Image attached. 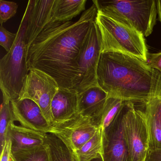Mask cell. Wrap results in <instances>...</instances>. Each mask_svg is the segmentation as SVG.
Returning <instances> with one entry per match:
<instances>
[{
  "label": "cell",
  "instance_id": "cell-1",
  "mask_svg": "<svg viewBox=\"0 0 161 161\" xmlns=\"http://www.w3.org/2000/svg\"><path fill=\"white\" fill-rule=\"evenodd\" d=\"M97 14L93 3L77 21L49 23L27 51L29 69H38L51 76L59 88L76 90L77 57Z\"/></svg>",
  "mask_w": 161,
  "mask_h": 161
},
{
  "label": "cell",
  "instance_id": "cell-2",
  "mask_svg": "<svg viewBox=\"0 0 161 161\" xmlns=\"http://www.w3.org/2000/svg\"><path fill=\"white\" fill-rule=\"evenodd\" d=\"M97 77L108 97L146 103L161 97V73L147 62L120 53H101Z\"/></svg>",
  "mask_w": 161,
  "mask_h": 161
},
{
  "label": "cell",
  "instance_id": "cell-3",
  "mask_svg": "<svg viewBox=\"0 0 161 161\" xmlns=\"http://www.w3.org/2000/svg\"><path fill=\"white\" fill-rule=\"evenodd\" d=\"M28 2L20 22L14 46L0 60V88L3 101L11 102L18 99L24 80L29 72L27 65L26 31L31 7Z\"/></svg>",
  "mask_w": 161,
  "mask_h": 161
},
{
  "label": "cell",
  "instance_id": "cell-4",
  "mask_svg": "<svg viewBox=\"0 0 161 161\" xmlns=\"http://www.w3.org/2000/svg\"><path fill=\"white\" fill-rule=\"evenodd\" d=\"M95 21L100 33L102 53H120L147 61L149 53L142 34L98 10Z\"/></svg>",
  "mask_w": 161,
  "mask_h": 161
},
{
  "label": "cell",
  "instance_id": "cell-5",
  "mask_svg": "<svg viewBox=\"0 0 161 161\" xmlns=\"http://www.w3.org/2000/svg\"><path fill=\"white\" fill-rule=\"evenodd\" d=\"M98 11L136 30L145 37L153 31L157 18L156 1L93 0Z\"/></svg>",
  "mask_w": 161,
  "mask_h": 161
},
{
  "label": "cell",
  "instance_id": "cell-6",
  "mask_svg": "<svg viewBox=\"0 0 161 161\" xmlns=\"http://www.w3.org/2000/svg\"><path fill=\"white\" fill-rule=\"evenodd\" d=\"M101 50L100 33L95 20L90 26L77 57L79 83L76 90L78 93L98 86L97 71Z\"/></svg>",
  "mask_w": 161,
  "mask_h": 161
},
{
  "label": "cell",
  "instance_id": "cell-7",
  "mask_svg": "<svg viewBox=\"0 0 161 161\" xmlns=\"http://www.w3.org/2000/svg\"><path fill=\"white\" fill-rule=\"evenodd\" d=\"M123 128L130 161H145L149 150V138L145 113L133 103L125 101Z\"/></svg>",
  "mask_w": 161,
  "mask_h": 161
},
{
  "label": "cell",
  "instance_id": "cell-8",
  "mask_svg": "<svg viewBox=\"0 0 161 161\" xmlns=\"http://www.w3.org/2000/svg\"><path fill=\"white\" fill-rule=\"evenodd\" d=\"M59 88L51 76L38 69H29L18 99H30L36 103L51 124L52 102Z\"/></svg>",
  "mask_w": 161,
  "mask_h": 161
},
{
  "label": "cell",
  "instance_id": "cell-9",
  "mask_svg": "<svg viewBox=\"0 0 161 161\" xmlns=\"http://www.w3.org/2000/svg\"><path fill=\"white\" fill-rule=\"evenodd\" d=\"M73 154L90 140L99 129L90 118L77 113L67 120L52 125Z\"/></svg>",
  "mask_w": 161,
  "mask_h": 161
},
{
  "label": "cell",
  "instance_id": "cell-10",
  "mask_svg": "<svg viewBox=\"0 0 161 161\" xmlns=\"http://www.w3.org/2000/svg\"><path fill=\"white\" fill-rule=\"evenodd\" d=\"M123 106L112 124L102 130V156L103 161H130L129 149L123 128Z\"/></svg>",
  "mask_w": 161,
  "mask_h": 161
},
{
  "label": "cell",
  "instance_id": "cell-11",
  "mask_svg": "<svg viewBox=\"0 0 161 161\" xmlns=\"http://www.w3.org/2000/svg\"><path fill=\"white\" fill-rule=\"evenodd\" d=\"M13 122L24 128L48 133L54 130L38 104L30 99L11 101Z\"/></svg>",
  "mask_w": 161,
  "mask_h": 161
},
{
  "label": "cell",
  "instance_id": "cell-12",
  "mask_svg": "<svg viewBox=\"0 0 161 161\" xmlns=\"http://www.w3.org/2000/svg\"><path fill=\"white\" fill-rule=\"evenodd\" d=\"M54 2V0H32L26 31L27 51L45 27L51 22Z\"/></svg>",
  "mask_w": 161,
  "mask_h": 161
},
{
  "label": "cell",
  "instance_id": "cell-13",
  "mask_svg": "<svg viewBox=\"0 0 161 161\" xmlns=\"http://www.w3.org/2000/svg\"><path fill=\"white\" fill-rule=\"evenodd\" d=\"M108 98V94L99 86L79 93L78 113L90 118L100 128L101 117Z\"/></svg>",
  "mask_w": 161,
  "mask_h": 161
},
{
  "label": "cell",
  "instance_id": "cell-14",
  "mask_svg": "<svg viewBox=\"0 0 161 161\" xmlns=\"http://www.w3.org/2000/svg\"><path fill=\"white\" fill-rule=\"evenodd\" d=\"M78 94L73 88H59L52 102L51 125L67 120L78 113Z\"/></svg>",
  "mask_w": 161,
  "mask_h": 161
},
{
  "label": "cell",
  "instance_id": "cell-15",
  "mask_svg": "<svg viewBox=\"0 0 161 161\" xmlns=\"http://www.w3.org/2000/svg\"><path fill=\"white\" fill-rule=\"evenodd\" d=\"M46 134L24 128L12 121L7 134V140L11 142V153L27 150L44 146Z\"/></svg>",
  "mask_w": 161,
  "mask_h": 161
},
{
  "label": "cell",
  "instance_id": "cell-16",
  "mask_svg": "<svg viewBox=\"0 0 161 161\" xmlns=\"http://www.w3.org/2000/svg\"><path fill=\"white\" fill-rule=\"evenodd\" d=\"M144 113L148 134V150H161V97L146 103Z\"/></svg>",
  "mask_w": 161,
  "mask_h": 161
},
{
  "label": "cell",
  "instance_id": "cell-17",
  "mask_svg": "<svg viewBox=\"0 0 161 161\" xmlns=\"http://www.w3.org/2000/svg\"><path fill=\"white\" fill-rule=\"evenodd\" d=\"M86 0H54L51 22H68L86 11Z\"/></svg>",
  "mask_w": 161,
  "mask_h": 161
},
{
  "label": "cell",
  "instance_id": "cell-18",
  "mask_svg": "<svg viewBox=\"0 0 161 161\" xmlns=\"http://www.w3.org/2000/svg\"><path fill=\"white\" fill-rule=\"evenodd\" d=\"M45 144L47 147L51 161H76L73 152L55 134L46 133ZM90 161H103L102 156Z\"/></svg>",
  "mask_w": 161,
  "mask_h": 161
},
{
  "label": "cell",
  "instance_id": "cell-19",
  "mask_svg": "<svg viewBox=\"0 0 161 161\" xmlns=\"http://www.w3.org/2000/svg\"><path fill=\"white\" fill-rule=\"evenodd\" d=\"M102 129L99 128L95 135L85 143L74 155L76 161H90L101 156Z\"/></svg>",
  "mask_w": 161,
  "mask_h": 161
},
{
  "label": "cell",
  "instance_id": "cell-20",
  "mask_svg": "<svg viewBox=\"0 0 161 161\" xmlns=\"http://www.w3.org/2000/svg\"><path fill=\"white\" fill-rule=\"evenodd\" d=\"M124 102L118 98L108 97L101 117L99 126L102 130L112 124L121 110Z\"/></svg>",
  "mask_w": 161,
  "mask_h": 161
},
{
  "label": "cell",
  "instance_id": "cell-21",
  "mask_svg": "<svg viewBox=\"0 0 161 161\" xmlns=\"http://www.w3.org/2000/svg\"><path fill=\"white\" fill-rule=\"evenodd\" d=\"M13 161H51L46 145L35 148L11 153Z\"/></svg>",
  "mask_w": 161,
  "mask_h": 161
},
{
  "label": "cell",
  "instance_id": "cell-22",
  "mask_svg": "<svg viewBox=\"0 0 161 161\" xmlns=\"http://www.w3.org/2000/svg\"><path fill=\"white\" fill-rule=\"evenodd\" d=\"M11 102H3L0 111V146L2 151L7 141L8 129L13 121Z\"/></svg>",
  "mask_w": 161,
  "mask_h": 161
},
{
  "label": "cell",
  "instance_id": "cell-23",
  "mask_svg": "<svg viewBox=\"0 0 161 161\" xmlns=\"http://www.w3.org/2000/svg\"><path fill=\"white\" fill-rule=\"evenodd\" d=\"M18 4L13 2L0 0V23H3L15 15L17 11Z\"/></svg>",
  "mask_w": 161,
  "mask_h": 161
},
{
  "label": "cell",
  "instance_id": "cell-24",
  "mask_svg": "<svg viewBox=\"0 0 161 161\" xmlns=\"http://www.w3.org/2000/svg\"><path fill=\"white\" fill-rule=\"evenodd\" d=\"M17 34L12 33L6 30L2 25L0 26V45L7 53L14 46Z\"/></svg>",
  "mask_w": 161,
  "mask_h": 161
},
{
  "label": "cell",
  "instance_id": "cell-25",
  "mask_svg": "<svg viewBox=\"0 0 161 161\" xmlns=\"http://www.w3.org/2000/svg\"><path fill=\"white\" fill-rule=\"evenodd\" d=\"M147 63L150 67L161 73V52L152 54L149 53Z\"/></svg>",
  "mask_w": 161,
  "mask_h": 161
},
{
  "label": "cell",
  "instance_id": "cell-26",
  "mask_svg": "<svg viewBox=\"0 0 161 161\" xmlns=\"http://www.w3.org/2000/svg\"><path fill=\"white\" fill-rule=\"evenodd\" d=\"M11 156V144L9 140H7L3 150L1 151V161H10Z\"/></svg>",
  "mask_w": 161,
  "mask_h": 161
},
{
  "label": "cell",
  "instance_id": "cell-27",
  "mask_svg": "<svg viewBox=\"0 0 161 161\" xmlns=\"http://www.w3.org/2000/svg\"><path fill=\"white\" fill-rule=\"evenodd\" d=\"M145 161H161V150L148 151Z\"/></svg>",
  "mask_w": 161,
  "mask_h": 161
},
{
  "label": "cell",
  "instance_id": "cell-28",
  "mask_svg": "<svg viewBox=\"0 0 161 161\" xmlns=\"http://www.w3.org/2000/svg\"><path fill=\"white\" fill-rule=\"evenodd\" d=\"M157 3V14L158 15V19L159 21L161 23V0L156 1Z\"/></svg>",
  "mask_w": 161,
  "mask_h": 161
},
{
  "label": "cell",
  "instance_id": "cell-29",
  "mask_svg": "<svg viewBox=\"0 0 161 161\" xmlns=\"http://www.w3.org/2000/svg\"><path fill=\"white\" fill-rule=\"evenodd\" d=\"M10 161H13V160H12V158H11V159H10Z\"/></svg>",
  "mask_w": 161,
  "mask_h": 161
},
{
  "label": "cell",
  "instance_id": "cell-30",
  "mask_svg": "<svg viewBox=\"0 0 161 161\" xmlns=\"http://www.w3.org/2000/svg\"></svg>",
  "mask_w": 161,
  "mask_h": 161
}]
</instances>
